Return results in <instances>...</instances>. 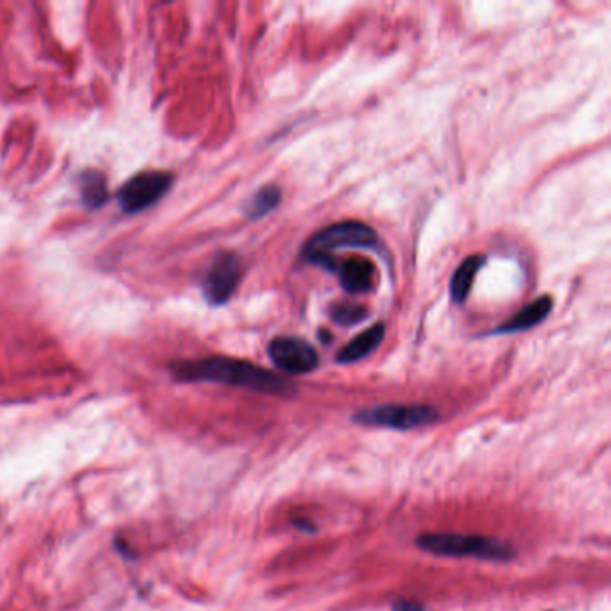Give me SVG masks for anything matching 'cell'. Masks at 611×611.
Wrapping results in <instances>:
<instances>
[{"label": "cell", "instance_id": "obj_1", "mask_svg": "<svg viewBox=\"0 0 611 611\" xmlns=\"http://www.w3.org/2000/svg\"><path fill=\"white\" fill-rule=\"evenodd\" d=\"M173 373L176 379L185 382H217L269 395H289L294 391L289 380L282 379L257 364L232 357H207L199 361L176 362Z\"/></svg>", "mask_w": 611, "mask_h": 611}, {"label": "cell", "instance_id": "obj_8", "mask_svg": "<svg viewBox=\"0 0 611 611\" xmlns=\"http://www.w3.org/2000/svg\"><path fill=\"white\" fill-rule=\"evenodd\" d=\"M345 291L352 294H362L371 291L377 278V267L371 260L364 257H348L341 264H336Z\"/></svg>", "mask_w": 611, "mask_h": 611}, {"label": "cell", "instance_id": "obj_5", "mask_svg": "<svg viewBox=\"0 0 611 611\" xmlns=\"http://www.w3.org/2000/svg\"><path fill=\"white\" fill-rule=\"evenodd\" d=\"M173 174L162 171L138 173L122 185L117 194L119 205L126 214H138L146 208L153 207L173 185Z\"/></svg>", "mask_w": 611, "mask_h": 611}, {"label": "cell", "instance_id": "obj_16", "mask_svg": "<svg viewBox=\"0 0 611 611\" xmlns=\"http://www.w3.org/2000/svg\"><path fill=\"white\" fill-rule=\"evenodd\" d=\"M294 525H296L298 529H303V531H307V533H310V531H314V525H312V522H310V520H307V518H296V520H294Z\"/></svg>", "mask_w": 611, "mask_h": 611}, {"label": "cell", "instance_id": "obj_2", "mask_svg": "<svg viewBox=\"0 0 611 611\" xmlns=\"http://www.w3.org/2000/svg\"><path fill=\"white\" fill-rule=\"evenodd\" d=\"M379 242V235L368 224L359 221H345V223L332 224L316 235L310 237L305 244L303 257L319 264V266L334 269L336 251L348 250V248H373Z\"/></svg>", "mask_w": 611, "mask_h": 611}, {"label": "cell", "instance_id": "obj_4", "mask_svg": "<svg viewBox=\"0 0 611 611\" xmlns=\"http://www.w3.org/2000/svg\"><path fill=\"white\" fill-rule=\"evenodd\" d=\"M439 418V411L425 404H384L362 409L352 420L366 427H382L393 431H411L423 425H431Z\"/></svg>", "mask_w": 611, "mask_h": 611}, {"label": "cell", "instance_id": "obj_7", "mask_svg": "<svg viewBox=\"0 0 611 611\" xmlns=\"http://www.w3.org/2000/svg\"><path fill=\"white\" fill-rule=\"evenodd\" d=\"M241 259L235 253H221L203 280V294L210 305H223L241 282Z\"/></svg>", "mask_w": 611, "mask_h": 611}, {"label": "cell", "instance_id": "obj_6", "mask_svg": "<svg viewBox=\"0 0 611 611\" xmlns=\"http://www.w3.org/2000/svg\"><path fill=\"white\" fill-rule=\"evenodd\" d=\"M267 352L276 368L291 375H307L318 368L316 348L300 337H276L269 343Z\"/></svg>", "mask_w": 611, "mask_h": 611}, {"label": "cell", "instance_id": "obj_10", "mask_svg": "<svg viewBox=\"0 0 611 611\" xmlns=\"http://www.w3.org/2000/svg\"><path fill=\"white\" fill-rule=\"evenodd\" d=\"M384 336H386L384 323L373 325V327L364 330L362 334L352 339L341 352L337 353V362L352 364V362L361 361V359L368 357L370 353L375 352L379 348Z\"/></svg>", "mask_w": 611, "mask_h": 611}, {"label": "cell", "instance_id": "obj_12", "mask_svg": "<svg viewBox=\"0 0 611 611\" xmlns=\"http://www.w3.org/2000/svg\"><path fill=\"white\" fill-rule=\"evenodd\" d=\"M79 190H81V199L88 208L103 207L108 199V187H106V178L99 171H85L81 180H79Z\"/></svg>", "mask_w": 611, "mask_h": 611}, {"label": "cell", "instance_id": "obj_3", "mask_svg": "<svg viewBox=\"0 0 611 611\" xmlns=\"http://www.w3.org/2000/svg\"><path fill=\"white\" fill-rule=\"evenodd\" d=\"M416 545L422 551L445 558L508 561L515 556L508 543L472 534L425 533L418 536Z\"/></svg>", "mask_w": 611, "mask_h": 611}, {"label": "cell", "instance_id": "obj_14", "mask_svg": "<svg viewBox=\"0 0 611 611\" xmlns=\"http://www.w3.org/2000/svg\"><path fill=\"white\" fill-rule=\"evenodd\" d=\"M330 316L339 325L352 327L368 316V310L357 303H336L330 307Z\"/></svg>", "mask_w": 611, "mask_h": 611}, {"label": "cell", "instance_id": "obj_11", "mask_svg": "<svg viewBox=\"0 0 611 611\" xmlns=\"http://www.w3.org/2000/svg\"><path fill=\"white\" fill-rule=\"evenodd\" d=\"M482 264H484V257L474 255V257H468L461 266L457 267L456 273L452 276V282H450V294L454 302L463 303L468 298L477 271L481 269Z\"/></svg>", "mask_w": 611, "mask_h": 611}, {"label": "cell", "instance_id": "obj_9", "mask_svg": "<svg viewBox=\"0 0 611 611\" xmlns=\"http://www.w3.org/2000/svg\"><path fill=\"white\" fill-rule=\"evenodd\" d=\"M552 307H554V302H552L551 296L536 298L533 303H529L527 307L515 314V318L509 319L508 323L495 328L491 334H513V332H522V330L536 327L549 316Z\"/></svg>", "mask_w": 611, "mask_h": 611}, {"label": "cell", "instance_id": "obj_13", "mask_svg": "<svg viewBox=\"0 0 611 611\" xmlns=\"http://www.w3.org/2000/svg\"><path fill=\"white\" fill-rule=\"evenodd\" d=\"M280 201H282V190L275 185H266L257 194H253V198L248 199L242 212L248 219H260L271 214L280 205Z\"/></svg>", "mask_w": 611, "mask_h": 611}, {"label": "cell", "instance_id": "obj_15", "mask_svg": "<svg viewBox=\"0 0 611 611\" xmlns=\"http://www.w3.org/2000/svg\"><path fill=\"white\" fill-rule=\"evenodd\" d=\"M393 611H425V606L414 599H402L393 606Z\"/></svg>", "mask_w": 611, "mask_h": 611}]
</instances>
